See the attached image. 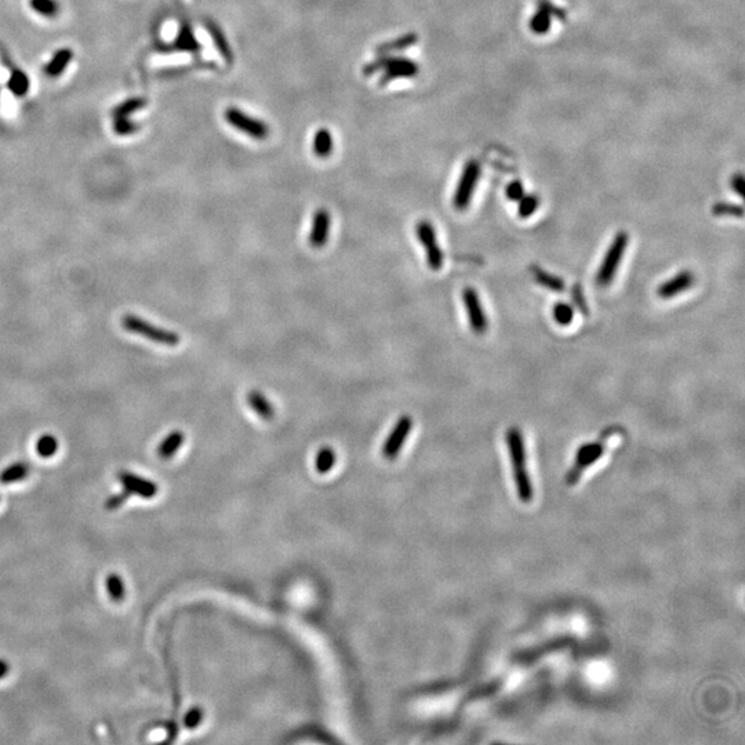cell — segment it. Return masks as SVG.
Segmentation results:
<instances>
[{"label": "cell", "mask_w": 745, "mask_h": 745, "mask_svg": "<svg viewBox=\"0 0 745 745\" xmlns=\"http://www.w3.org/2000/svg\"><path fill=\"white\" fill-rule=\"evenodd\" d=\"M506 446L509 460L512 464V472L516 483L518 496L522 502H530L533 499V486L526 468V449L522 432L512 427L506 432Z\"/></svg>", "instance_id": "obj_1"}, {"label": "cell", "mask_w": 745, "mask_h": 745, "mask_svg": "<svg viewBox=\"0 0 745 745\" xmlns=\"http://www.w3.org/2000/svg\"><path fill=\"white\" fill-rule=\"evenodd\" d=\"M379 70H384V75L379 79V86H385L395 79L416 77L419 75L420 66L417 62L412 61L409 59L379 56V59H377L375 61L369 62L365 66L363 73L369 76Z\"/></svg>", "instance_id": "obj_2"}, {"label": "cell", "mask_w": 745, "mask_h": 745, "mask_svg": "<svg viewBox=\"0 0 745 745\" xmlns=\"http://www.w3.org/2000/svg\"><path fill=\"white\" fill-rule=\"evenodd\" d=\"M122 326H123L124 330L133 333V334H138V336H142L146 340H151L153 343H158V344H162V345H167V347H176L180 344L181 338L177 333L172 331V330H166V329H162V327H158L155 326L153 323L145 320V319H141L133 313H127L122 317Z\"/></svg>", "instance_id": "obj_3"}, {"label": "cell", "mask_w": 745, "mask_h": 745, "mask_svg": "<svg viewBox=\"0 0 745 745\" xmlns=\"http://www.w3.org/2000/svg\"><path fill=\"white\" fill-rule=\"evenodd\" d=\"M626 248H628V235L625 232H619L615 236L613 242L610 243V246L603 257V261L599 266V271L596 275V283L599 286L605 287L613 282Z\"/></svg>", "instance_id": "obj_4"}, {"label": "cell", "mask_w": 745, "mask_h": 745, "mask_svg": "<svg viewBox=\"0 0 745 745\" xmlns=\"http://www.w3.org/2000/svg\"><path fill=\"white\" fill-rule=\"evenodd\" d=\"M479 177H481V165L479 162L472 159L465 165L461 173V177L458 180L457 188H456L454 196H453V204L456 210L462 211L469 207L475 189L478 186V181H479Z\"/></svg>", "instance_id": "obj_5"}, {"label": "cell", "mask_w": 745, "mask_h": 745, "mask_svg": "<svg viewBox=\"0 0 745 745\" xmlns=\"http://www.w3.org/2000/svg\"><path fill=\"white\" fill-rule=\"evenodd\" d=\"M416 232H417V238L420 243L426 250L428 266L435 272H437L443 266L444 255H443L442 248L439 246L434 224L428 220H421L416 225Z\"/></svg>", "instance_id": "obj_6"}, {"label": "cell", "mask_w": 745, "mask_h": 745, "mask_svg": "<svg viewBox=\"0 0 745 745\" xmlns=\"http://www.w3.org/2000/svg\"><path fill=\"white\" fill-rule=\"evenodd\" d=\"M224 118L234 128L242 131L243 134H246V135L254 138V140L264 141L269 135L268 124L264 123L259 119H255V118L250 116V115L245 114L243 111H241L238 108H234V107L228 108L224 112Z\"/></svg>", "instance_id": "obj_7"}, {"label": "cell", "mask_w": 745, "mask_h": 745, "mask_svg": "<svg viewBox=\"0 0 745 745\" xmlns=\"http://www.w3.org/2000/svg\"><path fill=\"white\" fill-rule=\"evenodd\" d=\"M462 303H464L467 317H468V322H469V326H471L472 331L476 333V334L486 333V330L489 327V322H488V317H486V313L483 310L482 301H481L476 290L472 289V287H465L462 290Z\"/></svg>", "instance_id": "obj_8"}, {"label": "cell", "mask_w": 745, "mask_h": 745, "mask_svg": "<svg viewBox=\"0 0 745 745\" xmlns=\"http://www.w3.org/2000/svg\"><path fill=\"white\" fill-rule=\"evenodd\" d=\"M602 454H603V444L602 443L594 442V443L582 444L575 453L574 468L567 475V485H574L577 482V479L580 478L581 472L587 467L595 464Z\"/></svg>", "instance_id": "obj_9"}, {"label": "cell", "mask_w": 745, "mask_h": 745, "mask_svg": "<svg viewBox=\"0 0 745 745\" xmlns=\"http://www.w3.org/2000/svg\"><path fill=\"white\" fill-rule=\"evenodd\" d=\"M413 428V420L409 416H403L398 420L393 430L391 431L389 436L386 437L382 449V454L388 460H395V457L400 453L402 446L405 444L407 436Z\"/></svg>", "instance_id": "obj_10"}, {"label": "cell", "mask_w": 745, "mask_h": 745, "mask_svg": "<svg viewBox=\"0 0 745 745\" xmlns=\"http://www.w3.org/2000/svg\"><path fill=\"white\" fill-rule=\"evenodd\" d=\"M331 228V217L326 209H317L312 217L310 243L312 248H323L329 242Z\"/></svg>", "instance_id": "obj_11"}, {"label": "cell", "mask_w": 745, "mask_h": 745, "mask_svg": "<svg viewBox=\"0 0 745 745\" xmlns=\"http://www.w3.org/2000/svg\"><path fill=\"white\" fill-rule=\"evenodd\" d=\"M119 481L123 485L124 490H127L130 495H135L142 498H153L158 495L156 483L140 475L122 471L119 472Z\"/></svg>", "instance_id": "obj_12"}, {"label": "cell", "mask_w": 745, "mask_h": 745, "mask_svg": "<svg viewBox=\"0 0 745 745\" xmlns=\"http://www.w3.org/2000/svg\"><path fill=\"white\" fill-rule=\"evenodd\" d=\"M693 285H694V275L690 271H682V272L677 273L674 278H671L667 282H664L659 287L657 294H659V297H661L664 300H670V299H674V297L682 294L683 292L688 290Z\"/></svg>", "instance_id": "obj_13"}, {"label": "cell", "mask_w": 745, "mask_h": 745, "mask_svg": "<svg viewBox=\"0 0 745 745\" xmlns=\"http://www.w3.org/2000/svg\"><path fill=\"white\" fill-rule=\"evenodd\" d=\"M173 49L176 52H183V53H190V54H197L200 53L202 50V46L199 43V40L196 39L192 28L184 22L181 27H180V31L176 36V40L173 43Z\"/></svg>", "instance_id": "obj_14"}, {"label": "cell", "mask_w": 745, "mask_h": 745, "mask_svg": "<svg viewBox=\"0 0 745 745\" xmlns=\"http://www.w3.org/2000/svg\"><path fill=\"white\" fill-rule=\"evenodd\" d=\"M204 25H206V29H207V32H209L216 49L218 50V53L221 54V57L225 60V62H228L231 65L234 62V52H232V49H231V46H229L223 29L217 24H214L213 21H206Z\"/></svg>", "instance_id": "obj_15"}, {"label": "cell", "mask_w": 745, "mask_h": 745, "mask_svg": "<svg viewBox=\"0 0 745 745\" xmlns=\"http://www.w3.org/2000/svg\"><path fill=\"white\" fill-rule=\"evenodd\" d=\"M248 403L255 412V414L262 420H272L275 417V409L262 392L255 389L250 391L248 393Z\"/></svg>", "instance_id": "obj_16"}, {"label": "cell", "mask_w": 745, "mask_h": 745, "mask_svg": "<svg viewBox=\"0 0 745 745\" xmlns=\"http://www.w3.org/2000/svg\"><path fill=\"white\" fill-rule=\"evenodd\" d=\"M419 42V36L417 33H406L403 36H399L393 40H389V42H385V43H381L379 46H377L375 49V53L378 56H388L391 53H396V52H402V50H406L412 46H414L416 43Z\"/></svg>", "instance_id": "obj_17"}, {"label": "cell", "mask_w": 745, "mask_h": 745, "mask_svg": "<svg viewBox=\"0 0 745 745\" xmlns=\"http://www.w3.org/2000/svg\"><path fill=\"white\" fill-rule=\"evenodd\" d=\"M186 442V435L181 431H173L167 435L158 446V456L163 460L172 458Z\"/></svg>", "instance_id": "obj_18"}, {"label": "cell", "mask_w": 745, "mask_h": 745, "mask_svg": "<svg viewBox=\"0 0 745 745\" xmlns=\"http://www.w3.org/2000/svg\"><path fill=\"white\" fill-rule=\"evenodd\" d=\"M312 148H313V153L317 158L320 159L329 158L333 153V148H334L331 133L327 128H319L315 133Z\"/></svg>", "instance_id": "obj_19"}, {"label": "cell", "mask_w": 745, "mask_h": 745, "mask_svg": "<svg viewBox=\"0 0 745 745\" xmlns=\"http://www.w3.org/2000/svg\"><path fill=\"white\" fill-rule=\"evenodd\" d=\"M532 275H533L534 280H536L540 286H543V287H545V289H548V290H551V292L560 293V292L564 290V282H563V279H560L559 276H555V275H552V273H550V272L541 269L540 266H534V265H533V266H532Z\"/></svg>", "instance_id": "obj_20"}, {"label": "cell", "mask_w": 745, "mask_h": 745, "mask_svg": "<svg viewBox=\"0 0 745 745\" xmlns=\"http://www.w3.org/2000/svg\"><path fill=\"white\" fill-rule=\"evenodd\" d=\"M73 59V52L70 49H60L53 59L49 61L45 68V73L50 77H57L66 69L69 62Z\"/></svg>", "instance_id": "obj_21"}, {"label": "cell", "mask_w": 745, "mask_h": 745, "mask_svg": "<svg viewBox=\"0 0 745 745\" xmlns=\"http://www.w3.org/2000/svg\"><path fill=\"white\" fill-rule=\"evenodd\" d=\"M551 22H552V11L548 6L543 4L530 20V29L536 35H544L550 31Z\"/></svg>", "instance_id": "obj_22"}, {"label": "cell", "mask_w": 745, "mask_h": 745, "mask_svg": "<svg viewBox=\"0 0 745 745\" xmlns=\"http://www.w3.org/2000/svg\"><path fill=\"white\" fill-rule=\"evenodd\" d=\"M7 86H8V90L15 96V97H24L28 91H29V87H31V82H29V77L28 75L21 70V69H14L8 77V82H7Z\"/></svg>", "instance_id": "obj_23"}, {"label": "cell", "mask_w": 745, "mask_h": 745, "mask_svg": "<svg viewBox=\"0 0 745 745\" xmlns=\"http://www.w3.org/2000/svg\"><path fill=\"white\" fill-rule=\"evenodd\" d=\"M29 474V467L25 462H14L0 472V483L10 485L25 479Z\"/></svg>", "instance_id": "obj_24"}, {"label": "cell", "mask_w": 745, "mask_h": 745, "mask_svg": "<svg viewBox=\"0 0 745 745\" xmlns=\"http://www.w3.org/2000/svg\"><path fill=\"white\" fill-rule=\"evenodd\" d=\"M59 450V440L53 435L40 436L36 442V453L43 458L53 457Z\"/></svg>", "instance_id": "obj_25"}, {"label": "cell", "mask_w": 745, "mask_h": 745, "mask_svg": "<svg viewBox=\"0 0 745 745\" xmlns=\"http://www.w3.org/2000/svg\"><path fill=\"white\" fill-rule=\"evenodd\" d=\"M29 6L35 13L46 18H53L60 13V4L57 0H29Z\"/></svg>", "instance_id": "obj_26"}, {"label": "cell", "mask_w": 745, "mask_h": 745, "mask_svg": "<svg viewBox=\"0 0 745 745\" xmlns=\"http://www.w3.org/2000/svg\"><path fill=\"white\" fill-rule=\"evenodd\" d=\"M107 591L111 596L112 601L115 602H121L123 601L124 595H126V588H124L123 580L119 574L116 573H112L107 577Z\"/></svg>", "instance_id": "obj_27"}, {"label": "cell", "mask_w": 745, "mask_h": 745, "mask_svg": "<svg viewBox=\"0 0 745 745\" xmlns=\"http://www.w3.org/2000/svg\"><path fill=\"white\" fill-rule=\"evenodd\" d=\"M336 464V453L330 447H323L316 456V471L319 474H327Z\"/></svg>", "instance_id": "obj_28"}, {"label": "cell", "mask_w": 745, "mask_h": 745, "mask_svg": "<svg viewBox=\"0 0 745 745\" xmlns=\"http://www.w3.org/2000/svg\"><path fill=\"white\" fill-rule=\"evenodd\" d=\"M539 204H540V200H539V197L536 195H525L519 200V207H518L519 217L520 218L532 217L537 211Z\"/></svg>", "instance_id": "obj_29"}, {"label": "cell", "mask_w": 745, "mask_h": 745, "mask_svg": "<svg viewBox=\"0 0 745 745\" xmlns=\"http://www.w3.org/2000/svg\"><path fill=\"white\" fill-rule=\"evenodd\" d=\"M712 213H714L716 217L730 216V217L742 218L743 214H744V209H743V206H740V204H733V203H728V202H718V203L712 207Z\"/></svg>", "instance_id": "obj_30"}, {"label": "cell", "mask_w": 745, "mask_h": 745, "mask_svg": "<svg viewBox=\"0 0 745 745\" xmlns=\"http://www.w3.org/2000/svg\"><path fill=\"white\" fill-rule=\"evenodd\" d=\"M552 315H554V319L555 322L560 324V326H569L573 319H574V310L570 304L567 303H557L554 306V310H552Z\"/></svg>", "instance_id": "obj_31"}, {"label": "cell", "mask_w": 745, "mask_h": 745, "mask_svg": "<svg viewBox=\"0 0 745 745\" xmlns=\"http://www.w3.org/2000/svg\"><path fill=\"white\" fill-rule=\"evenodd\" d=\"M145 105V100L142 98H130L127 101H124L122 105H119L114 115L115 118H130V115L138 110H141L142 107Z\"/></svg>", "instance_id": "obj_32"}, {"label": "cell", "mask_w": 745, "mask_h": 745, "mask_svg": "<svg viewBox=\"0 0 745 745\" xmlns=\"http://www.w3.org/2000/svg\"><path fill=\"white\" fill-rule=\"evenodd\" d=\"M571 299H573V303L575 304V307L580 310V312H582V315L588 316V313H589L588 306H587L582 289H581V286L578 283H575L573 290H571Z\"/></svg>", "instance_id": "obj_33"}, {"label": "cell", "mask_w": 745, "mask_h": 745, "mask_svg": "<svg viewBox=\"0 0 745 745\" xmlns=\"http://www.w3.org/2000/svg\"><path fill=\"white\" fill-rule=\"evenodd\" d=\"M202 719H203V711L199 707H193L186 714L184 725L188 729H195L200 725Z\"/></svg>", "instance_id": "obj_34"}, {"label": "cell", "mask_w": 745, "mask_h": 745, "mask_svg": "<svg viewBox=\"0 0 745 745\" xmlns=\"http://www.w3.org/2000/svg\"><path fill=\"white\" fill-rule=\"evenodd\" d=\"M523 196H525V186L519 180H515L506 186V197L511 202H519Z\"/></svg>", "instance_id": "obj_35"}, {"label": "cell", "mask_w": 745, "mask_h": 745, "mask_svg": "<svg viewBox=\"0 0 745 745\" xmlns=\"http://www.w3.org/2000/svg\"><path fill=\"white\" fill-rule=\"evenodd\" d=\"M130 496H131V495H130L127 490H123V492L119 493V495L110 497L108 501L105 502V506H107V509H110V511L118 509V508H121V506L123 505L124 502L127 501V498Z\"/></svg>", "instance_id": "obj_36"}, {"label": "cell", "mask_w": 745, "mask_h": 745, "mask_svg": "<svg viewBox=\"0 0 745 745\" xmlns=\"http://www.w3.org/2000/svg\"><path fill=\"white\" fill-rule=\"evenodd\" d=\"M744 176H743L742 173H739V174H735V176L732 177V181H730V186H732V189H733V190H735V192H736V193H737L739 196H742V197H744Z\"/></svg>", "instance_id": "obj_37"}, {"label": "cell", "mask_w": 745, "mask_h": 745, "mask_svg": "<svg viewBox=\"0 0 745 745\" xmlns=\"http://www.w3.org/2000/svg\"><path fill=\"white\" fill-rule=\"evenodd\" d=\"M8 671H10L8 663L4 660H0V679H3L8 674Z\"/></svg>", "instance_id": "obj_38"}]
</instances>
